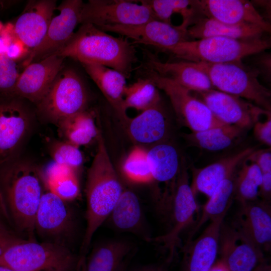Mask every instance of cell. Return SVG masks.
Returning a JSON list of instances; mask_svg holds the SVG:
<instances>
[{
    "instance_id": "obj_19",
    "label": "cell",
    "mask_w": 271,
    "mask_h": 271,
    "mask_svg": "<svg viewBox=\"0 0 271 271\" xmlns=\"http://www.w3.org/2000/svg\"><path fill=\"white\" fill-rule=\"evenodd\" d=\"M225 216L211 220L196 239L185 243L179 271H209L218 252L220 231Z\"/></svg>"
},
{
    "instance_id": "obj_4",
    "label": "cell",
    "mask_w": 271,
    "mask_h": 271,
    "mask_svg": "<svg viewBox=\"0 0 271 271\" xmlns=\"http://www.w3.org/2000/svg\"><path fill=\"white\" fill-rule=\"evenodd\" d=\"M270 47V41L262 37L240 40L215 36L186 41L164 52L180 60L219 64L241 62Z\"/></svg>"
},
{
    "instance_id": "obj_1",
    "label": "cell",
    "mask_w": 271,
    "mask_h": 271,
    "mask_svg": "<svg viewBox=\"0 0 271 271\" xmlns=\"http://www.w3.org/2000/svg\"><path fill=\"white\" fill-rule=\"evenodd\" d=\"M0 197L7 217L16 227L35 240V219L44 193V181L33 164L14 160L0 167Z\"/></svg>"
},
{
    "instance_id": "obj_3",
    "label": "cell",
    "mask_w": 271,
    "mask_h": 271,
    "mask_svg": "<svg viewBox=\"0 0 271 271\" xmlns=\"http://www.w3.org/2000/svg\"><path fill=\"white\" fill-rule=\"evenodd\" d=\"M52 54L80 63L103 65L128 78L138 61L137 50L128 39L114 37L90 24H83L60 49Z\"/></svg>"
},
{
    "instance_id": "obj_20",
    "label": "cell",
    "mask_w": 271,
    "mask_h": 271,
    "mask_svg": "<svg viewBox=\"0 0 271 271\" xmlns=\"http://www.w3.org/2000/svg\"><path fill=\"white\" fill-rule=\"evenodd\" d=\"M241 206L233 226L262 252L268 251L271 245V208L269 203L256 200Z\"/></svg>"
},
{
    "instance_id": "obj_2",
    "label": "cell",
    "mask_w": 271,
    "mask_h": 271,
    "mask_svg": "<svg viewBox=\"0 0 271 271\" xmlns=\"http://www.w3.org/2000/svg\"><path fill=\"white\" fill-rule=\"evenodd\" d=\"M97 138V150L86 185V226L78 257L80 266L85 263L94 234L108 217L123 190L101 134L98 133Z\"/></svg>"
},
{
    "instance_id": "obj_26",
    "label": "cell",
    "mask_w": 271,
    "mask_h": 271,
    "mask_svg": "<svg viewBox=\"0 0 271 271\" xmlns=\"http://www.w3.org/2000/svg\"><path fill=\"white\" fill-rule=\"evenodd\" d=\"M270 28L249 24L229 25L208 18H198L187 29L189 38L200 39L210 37H224L248 40L262 37Z\"/></svg>"
},
{
    "instance_id": "obj_37",
    "label": "cell",
    "mask_w": 271,
    "mask_h": 271,
    "mask_svg": "<svg viewBox=\"0 0 271 271\" xmlns=\"http://www.w3.org/2000/svg\"><path fill=\"white\" fill-rule=\"evenodd\" d=\"M124 178L129 182L144 184L154 181L147 158V151L136 147L128 154L122 167Z\"/></svg>"
},
{
    "instance_id": "obj_44",
    "label": "cell",
    "mask_w": 271,
    "mask_h": 271,
    "mask_svg": "<svg viewBox=\"0 0 271 271\" xmlns=\"http://www.w3.org/2000/svg\"><path fill=\"white\" fill-rule=\"evenodd\" d=\"M209 271H230L226 265L220 260L215 262Z\"/></svg>"
},
{
    "instance_id": "obj_40",
    "label": "cell",
    "mask_w": 271,
    "mask_h": 271,
    "mask_svg": "<svg viewBox=\"0 0 271 271\" xmlns=\"http://www.w3.org/2000/svg\"><path fill=\"white\" fill-rule=\"evenodd\" d=\"M255 163L260 169L261 174L271 173L270 148L262 150H255L246 159Z\"/></svg>"
},
{
    "instance_id": "obj_18",
    "label": "cell",
    "mask_w": 271,
    "mask_h": 271,
    "mask_svg": "<svg viewBox=\"0 0 271 271\" xmlns=\"http://www.w3.org/2000/svg\"><path fill=\"white\" fill-rule=\"evenodd\" d=\"M230 271H253L264 261L262 252L235 227L221 225L218 251Z\"/></svg>"
},
{
    "instance_id": "obj_7",
    "label": "cell",
    "mask_w": 271,
    "mask_h": 271,
    "mask_svg": "<svg viewBox=\"0 0 271 271\" xmlns=\"http://www.w3.org/2000/svg\"><path fill=\"white\" fill-rule=\"evenodd\" d=\"M88 99L86 86L79 74L72 68L63 67L36 106L41 115L57 124L86 110Z\"/></svg>"
},
{
    "instance_id": "obj_27",
    "label": "cell",
    "mask_w": 271,
    "mask_h": 271,
    "mask_svg": "<svg viewBox=\"0 0 271 271\" xmlns=\"http://www.w3.org/2000/svg\"><path fill=\"white\" fill-rule=\"evenodd\" d=\"M127 122L129 134L141 144H158L167 133V120L160 104L143 111Z\"/></svg>"
},
{
    "instance_id": "obj_43",
    "label": "cell",
    "mask_w": 271,
    "mask_h": 271,
    "mask_svg": "<svg viewBox=\"0 0 271 271\" xmlns=\"http://www.w3.org/2000/svg\"><path fill=\"white\" fill-rule=\"evenodd\" d=\"M166 261L164 263L147 264L137 267L132 271H168V265Z\"/></svg>"
},
{
    "instance_id": "obj_5",
    "label": "cell",
    "mask_w": 271,
    "mask_h": 271,
    "mask_svg": "<svg viewBox=\"0 0 271 271\" xmlns=\"http://www.w3.org/2000/svg\"><path fill=\"white\" fill-rule=\"evenodd\" d=\"M0 266L16 271H75L78 257L62 243L23 239L0 257Z\"/></svg>"
},
{
    "instance_id": "obj_29",
    "label": "cell",
    "mask_w": 271,
    "mask_h": 271,
    "mask_svg": "<svg viewBox=\"0 0 271 271\" xmlns=\"http://www.w3.org/2000/svg\"><path fill=\"white\" fill-rule=\"evenodd\" d=\"M245 129L235 125L225 124L205 130L184 134L192 146L211 152L223 150L236 143Z\"/></svg>"
},
{
    "instance_id": "obj_38",
    "label": "cell",
    "mask_w": 271,
    "mask_h": 271,
    "mask_svg": "<svg viewBox=\"0 0 271 271\" xmlns=\"http://www.w3.org/2000/svg\"><path fill=\"white\" fill-rule=\"evenodd\" d=\"M51 156L54 162L76 170L83 163V157L79 147L66 141H58L52 146Z\"/></svg>"
},
{
    "instance_id": "obj_47",
    "label": "cell",
    "mask_w": 271,
    "mask_h": 271,
    "mask_svg": "<svg viewBox=\"0 0 271 271\" xmlns=\"http://www.w3.org/2000/svg\"><path fill=\"white\" fill-rule=\"evenodd\" d=\"M126 266V262L122 266L119 271H125Z\"/></svg>"
},
{
    "instance_id": "obj_33",
    "label": "cell",
    "mask_w": 271,
    "mask_h": 271,
    "mask_svg": "<svg viewBox=\"0 0 271 271\" xmlns=\"http://www.w3.org/2000/svg\"><path fill=\"white\" fill-rule=\"evenodd\" d=\"M75 171L55 162L46 169L45 180L49 191L65 200L75 198L79 193V185Z\"/></svg>"
},
{
    "instance_id": "obj_9",
    "label": "cell",
    "mask_w": 271,
    "mask_h": 271,
    "mask_svg": "<svg viewBox=\"0 0 271 271\" xmlns=\"http://www.w3.org/2000/svg\"><path fill=\"white\" fill-rule=\"evenodd\" d=\"M146 77L169 97L176 114L191 132L205 130L224 125L207 106L194 93L173 80L146 69Z\"/></svg>"
},
{
    "instance_id": "obj_8",
    "label": "cell",
    "mask_w": 271,
    "mask_h": 271,
    "mask_svg": "<svg viewBox=\"0 0 271 271\" xmlns=\"http://www.w3.org/2000/svg\"><path fill=\"white\" fill-rule=\"evenodd\" d=\"M198 208L189 182L185 160L182 159L169 202L170 227L163 235L150 237L148 241L160 244L167 251L166 261L172 262L179 246L181 233L192 223Z\"/></svg>"
},
{
    "instance_id": "obj_41",
    "label": "cell",
    "mask_w": 271,
    "mask_h": 271,
    "mask_svg": "<svg viewBox=\"0 0 271 271\" xmlns=\"http://www.w3.org/2000/svg\"><path fill=\"white\" fill-rule=\"evenodd\" d=\"M253 134L260 143L270 148L271 146V115L267 116L263 121L258 120L253 125Z\"/></svg>"
},
{
    "instance_id": "obj_10",
    "label": "cell",
    "mask_w": 271,
    "mask_h": 271,
    "mask_svg": "<svg viewBox=\"0 0 271 271\" xmlns=\"http://www.w3.org/2000/svg\"><path fill=\"white\" fill-rule=\"evenodd\" d=\"M89 0L82 5L79 24H90L100 29L106 26L133 25L157 20L145 1Z\"/></svg>"
},
{
    "instance_id": "obj_12",
    "label": "cell",
    "mask_w": 271,
    "mask_h": 271,
    "mask_svg": "<svg viewBox=\"0 0 271 271\" xmlns=\"http://www.w3.org/2000/svg\"><path fill=\"white\" fill-rule=\"evenodd\" d=\"M83 4L81 0H64L57 6V14L54 13L43 40L24 60L25 67L53 54L66 44L79 24Z\"/></svg>"
},
{
    "instance_id": "obj_42",
    "label": "cell",
    "mask_w": 271,
    "mask_h": 271,
    "mask_svg": "<svg viewBox=\"0 0 271 271\" xmlns=\"http://www.w3.org/2000/svg\"><path fill=\"white\" fill-rule=\"evenodd\" d=\"M22 239L9 230L0 229V257L11 246Z\"/></svg>"
},
{
    "instance_id": "obj_14",
    "label": "cell",
    "mask_w": 271,
    "mask_h": 271,
    "mask_svg": "<svg viewBox=\"0 0 271 271\" xmlns=\"http://www.w3.org/2000/svg\"><path fill=\"white\" fill-rule=\"evenodd\" d=\"M99 29L131 39L133 41V44L151 45L163 51L189 40L187 29L158 20L138 25L106 26Z\"/></svg>"
},
{
    "instance_id": "obj_32",
    "label": "cell",
    "mask_w": 271,
    "mask_h": 271,
    "mask_svg": "<svg viewBox=\"0 0 271 271\" xmlns=\"http://www.w3.org/2000/svg\"><path fill=\"white\" fill-rule=\"evenodd\" d=\"M57 124L65 141L78 147L88 144L99 133L92 114L86 109L61 120Z\"/></svg>"
},
{
    "instance_id": "obj_6",
    "label": "cell",
    "mask_w": 271,
    "mask_h": 271,
    "mask_svg": "<svg viewBox=\"0 0 271 271\" xmlns=\"http://www.w3.org/2000/svg\"><path fill=\"white\" fill-rule=\"evenodd\" d=\"M241 62L193 63L207 75L214 88L270 111V91L259 82L257 71L245 67Z\"/></svg>"
},
{
    "instance_id": "obj_39",
    "label": "cell",
    "mask_w": 271,
    "mask_h": 271,
    "mask_svg": "<svg viewBox=\"0 0 271 271\" xmlns=\"http://www.w3.org/2000/svg\"><path fill=\"white\" fill-rule=\"evenodd\" d=\"M17 61L6 55H0V97L14 96L15 88L21 72Z\"/></svg>"
},
{
    "instance_id": "obj_48",
    "label": "cell",
    "mask_w": 271,
    "mask_h": 271,
    "mask_svg": "<svg viewBox=\"0 0 271 271\" xmlns=\"http://www.w3.org/2000/svg\"><path fill=\"white\" fill-rule=\"evenodd\" d=\"M1 4H2V3H1V2H0V7H1Z\"/></svg>"
},
{
    "instance_id": "obj_24",
    "label": "cell",
    "mask_w": 271,
    "mask_h": 271,
    "mask_svg": "<svg viewBox=\"0 0 271 271\" xmlns=\"http://www.w3.org/2000/svg\"><path fill=\"white\" fill-rule=\"evenodd\" d=\"M106 221L116 231L140 235L147 241L152 236L146 231L140 200L132 191L123 189Z\"/></svg>"
},
{
    "instance_id": "obj_36",
    "label": "cell",
    "mask_w": 271,
    "mask_h": 271,
    "mask_svg": "<svg viewBox=\"0 0 271 271\" xmlns=\"http://www.w3.org/2000/svg\"><path fill=\"white\" fill-rule=\"evenodd\" d=\"M262 182L259 167L246 159L236 178H234V198L240 204L257 200Z\"/></svg>"
},
{
    "instance_id": "obj_46",
    "label": "cell",
    "mask_w": 271,
    "mask_h": 271,
    "mask_svg": "<svg viewBox=\"0 0 271 271\" xmlns=\"http://www.w3.org/2000/svg\"><path fill=\"white\" fill-rule=\"evenodd\" d=\"M253 271H271L270 265L267 263L264 260L259 263Z\"/></svg>"
},
{
    "instance_id": "obj_22",
    "label": "cell",
    "mask_w": 271,
    "mask_h": 271,
    "mask_svg": "<svg viewBox=\"0 0 271 271\" xmlns=\"http://www.w3.org/2000/svg\"><path fill=\"white\" fill-rule=\"evenodd\" d=\"M200 14L229 25L255 24L270 28L252 3L242 0L196 1Z\"/></svg>"
},
{
    "instance_id": "obj_21",
    "label": "cell",
    "mask_w": 271,
    "mask_h": 271,
    "mask_svg": "<svg viewBox=\"0 0 271 271\" xmlns=\"http://www.w3.org/2000/svg\"><path fill=\"white\" fill-rule=\"evenodd\" d=\"M256 149L255 147H247L203 168L192 167L190 187L194 195L201 193L209 198L220 183L233 176L237 167Z\"/></svg>"
},
{
    "instance_id": "obj_23",
    "label": "cell",
    "mask_w": 271,
    "mask_h": 271,
    "mask_svg": "<svg viewBox=\"0 0 271 271\" xmlns=\"http://www.w3.org/2000/svg\"><path fill=\"white\" fill-rule=\"evenodd\" d=\"M148 56V68L187 89L194 92L214 89L207 75L193 62L184 60L163 62L152 54Z\"/></svg>"
},
{
    "instance_id": "obj_30",
    "label": "cell",
    "mask_w": 271,
    "mask_h": 271,
    "mask_svg": "<svg viewBox=\"0 0 271 271\" xmlns=\"http://www.w3.org/2000/svg\"><path fill=\"white\" fill-rule=\"evenodd\" d=\"M147 158L154 181L174 182L181 165L174 147L166 143L157 144L147 152Z\"/></svg>"
},
{
    "instance_id": "obj_34",
    "label": "cell",
    "mask_w": 271,
    "mask_h": 271,
    "mask_svg": "<svg viewBox=\"0 0 271 271\" xmlns=\"http://www.w3.org/2000/svg\"><path fill=\"white\" fill-rule=\"evenodd\" d=\"M153 11L157 20L171 24V18L174 14H180L183 18L180 25L188 29L200 13L196 1L189 0H145Z\"/></svg>"
},
{
    "instance_id": "obj_17",
    "label": "cell",
    "mask_w": 271,
    "mask_h": 271,
    "mask_svg": "<svg viewBox=\"0 0 271 271\" xmlns=\"http://www.w3.org/2000/svg\"><path fill=\"white\" fill-rule=\"evenodd\" d=\"M56 7L55 0L28 1L12 24L16 37L30 52L45 37Z\"/></svg>"
},
{
    "instance_id": "obj_31",
    "label": "cell",
    "mask_w": 271,
    "mask_h": 271,
    "mask_svg": "<svg viewBox=\"0 0 271 271\" xmlns=\"http://www.w3.org/2000/svg\"><path fill=\"white\" fill-rule=\"evenodd\" d=\"M234 175L225 179L217 186L204 206L201 217L191 229L186 242L208 220L226 215L234 198Z\"/></svg>"
},
{
    "instance_id": "obj_15",
    "label": "cell",
    "mask_w": 271,
    "mask_h": 271,
    "mask_svg": "<svg viewBox=\"0 0 271 271\" xmlns=\"http://www.w3.org/2000/svg\"><path fill=\"white\" fill-rule=\"evenodd\" d=\"M72 213L66 201L51 191L44 192L35 219V230L41 237L58 242L73 230Z\"/></svg>"
},
{
    "instance_id": "obj_45",
    "label": "cell",
    "mask_w": 271,
    "mask_h": 271,
    "mask_svg": "<svg viewBox=\"0 0 271 271\" xmlns=\"http://www.w3.org/2000/svg\"><path fill=\"white\" fill-rule=\"evenodd\" d=\"M4 216H7L5 213L4 207L2 204V200L0 197V229L6 230H9L7 228V227H6L4 223V217H3Z\"/></svg>"
},
{
    "instance_id": "obj_35",
    "label": "cell",
    "mask_w": 271,
    "mask_h": 271,
    "mask_svg": "<svg viewBox=\"0 0 271 271\" xmlns=\"http://www.w3.org/2000/svg\"><path fill=\"white\" fill-rule=\"evenodd\" d=\"M161 96L158 88L149 78H139L132 84L126 86L124 93L123 106L142 111L159 105Z\"/></svg>"
},
{
    "instance_id": "obj_16",
    "label": "cell",
    "mask_w": 271,
    "mask_h": 271,
    "mask_svg": "<svg viewBox=\"0 0 271 271\" xmlns=\"http://www.w3.org/2000/svg\"><path fill=\"white\" fill-rule=\"evenodd\" d=\"M64 58L51 54L26 66L18 79L14 96L26 99L36 105L63 67Z\"/></svg>"
},
{
    "instance_id": "obj_13",
    "label": "cell",
    "mask_w": 271,
    "mask_h": 271,
    "mask_svg": "<svg viewBox=\"0 0 271 271\" xmlns=\"http://www.w3.org/2000/svg\"><path fill=\"white\" fill-rule=\"evenodd\" d=\"M192 92L218 120L245 130L253 126L261 115L270 114L248 101L216 89Z\"/></svg>"
},
{
    "instance_id": "obj_11",
    "label": "cell",
    "mask_w": 271,
    "mask_h": 271,
    "mask_svg": "<svg viewBox=\"0 0 271 271\" xmlns=\"http://www.w3.org/2000/svg\"><path fill=\"white\" fill-rule=\"evenodd\" d=\"M21 98L0 100V167L15 160L30 127V112Z\"/></svg>"
},
{
    "instance_id": "obj_25",
    "label": "cell",
    "mask_w": 271,
    "mask_h": 271,
    "mask_svg": "<svg viewBox=\"0 0 271 271\" xmlns=\"http://www.w3.org/2000/svg\"><path fill=\"white\" fill-rule=\"evenodd\" d=\"M81 64L120 118L127 121L129 118L123 106L126 78L119 72L103 65Z\"/></svg>"
},
{
    "instance_id": "obj_28",
    "label": "cell",
    "mask_w": 271,
    "mask_h": 271,
    "mask_svg": "<svg viewBox=\"0 0 271 271\" xmlns=\"http://www.w3.org/2000/svg\"><path fill=\"white\" fill-rule=\"evenodd\" d=\"M131 250L129 242L121 239L103 242L86 258L83 271H119Z\"/></svg>"
}]
</instances>
